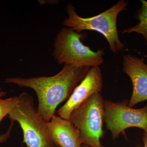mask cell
<instances>
[{"label":"cell","instance_id":"obj_5","mask_svg":"<svg viewBox=\"0 0 147 147\" xmlns=\"http://www.w3.org/2000/svg\"><path fill=\"white\" fill-rule=\"evenodd\" d=\"M104 100L100 92L94 94L71 113L69 120L79 129L82 144L90 147H103L100 139L103 130Z\"/></svg>","mask_w":147,"mask_h":147},{"label":"cell","instance_id":"obj_13","mask_svg":"<svg viewBox=\"0 0 147 147\" xmlns=\"http://www.w3.org/2000/svg\"><path fill=\"white\" fill-rule=\"evenodd\" d=\"M142 140H143L144 146L147 147V131H144Z\"/></svg>","mask_w":147,"mask_h":147},{"label":"cell","instance_id":"obj_12","mask_svg":"<svg viewBox=\"0 0 147 147\" xmlns=\"http://www.w3.org/2000/svg\"><path fill=\"white\" fill-rule=\"evenodd\" d=\"M14 126V122L11 121V123L7 131L4 134L0 135V144L4 143L8 139L11 134V130Z\"/></svg>","mask_w":147,"mask_h":147},{"label":"cell","instance_id":"obj_16","mask_svg":"<svg viewBox=\"0 0 147 147\" xmlns=\"http://www.w3.org/2000/svg\"><path fill=\"white\" fill-rule=\"evenodd\" d=\"M144 147H146V146H144Z\"/></svg>","mask_w":147,"mask_h":147},{"label":"cell","instance_id":"obj_7","mask_svg":"<svg viewBox=\"0 0 147 147\" xmlns=\"http://www.w3.org/2000/svg\"><path fill=\"white\" fill-rule=\"evenodd\" d=\"M103 86L102 72L99 66L91 67L85 78L75 87L68 100L57 111V115L69 120L71 113L93 94L100 92Z\"/></svg>","mask_w":147,"mask_h":147},{"label":"cell","instance_id":"obj_14","mask_svg":"<svg viewBox=\"0 0 147 147\" xmlns=\"http://www.w3.org/2000/svg\"><path fill=\"white\" fill-rule=\"evenodd\" d=\"M6 94L7 93L3 90L2 89L0 88V98H1L3 96H5Z\"/></svg>","mask_w":147,"mask_h":147},{"label":"cell","instance_id":"obj_1","mask_svg":"<svg viewBox=\"0 0 147 147\" xmlns=\"http://www.w3.org/2000/svg\"><path fill=\"white\" fill-rule=\"evenodd\" d=\"M90 68L64 64L62 69L53 76L29 78L9 77L4 82L13 83L21 87H28L33 90L38 99V113L49 122L55 115L58 105L69 97Z\"/></svg>","mask_w":147,"mask_h":147},{"label":"cell","instance_id":"obj_8","mask_svg":"<svg viewBox=\"0 0 147 147\" xmlns=\"http://www.w3.org/2000/svg\"><path fill=\"white\" fill-rule=\"evenodd\" d=\"M123 72L131 79L133 86L132 94L128 105L131 107L147 100V65L144 58L126 55L123 57Z\"/></svg>","mask_w":147,"mask_h":147},{"label":"cell","instance_id":"obj_11","mask_svg":"<svg viewBox=\"0 0 147 147\" xmlns=\"http://www.w3.org/2000/svg\"><path fill=\"white\" fill-rule=\"evenodd\" d=\"M19 102V97L17 96L5 99L0 98V123L4 117L8 115L9 113L18 105Z\"/></svg>","mask_w":147,"mask_h":147},{"label":"cell","instance_id":"obj_6","mask_svg":"<svg viewBox=\"0 0 147 147\" xmlns=\"http://www.w3.org/2000/svg\"><path fill=\"white\" fill-rule=\"evenodd\" d=\"M104 122L115 140L129 127H135L147 131V104L135 109L125 102L104 100Z\"/></svg>","mask_w":147,"mask_h":147},{"label":"cell","instance_id":"obj_15","mask_svg":"<svg viewBox=\"0 0 147 147\" xmlns=\"http://www.w3.org/2000/svg\"><path fill=\"white\" fill-rule=\"evenodd\" d=\"M81 147H90L89 146H88V145L85 144H82V146H81Z\"/></svg>","mask_w":147,"mask_h":147},{"label":"cell","instance_id":"obj_3","mask_svg":"<svg viewBox=\"0 0 147 147\" xmlns=\"http://www.w3.org/2000/svg\"><path fill=\"white\" fill-rule=\"evenodd\" d=\"M18 97L20 102L7 116L21 127L24 134L23 143L28 147H55L49 133L48 122L34 108L33 97L25 92Z\"/></svg>","mask_w":147,"mask_h":147},{"label":"cell","instance_id":"obj_9","mask_svg":"<svg viewBox=\"0 0 147 147\" xmlns=\"http://www.w3.org/2000/svg\"><path fill=\"white\" fill-rule=\"evenodd\" d=\"M48 127L55 147H81L80 131L69 120L55 115L48 122Z\"/></svg>","mask_w":147,"mask_h":147},{"label":"cell","instance_id":"obj_10","mask_svg":"<svg viewBox=\"0 0 147 147\" xmlns=\"http://www.w3.org/2000/svg\"><path fill=\"white\" fill-rule=\"evenodd\" d=\"M142 6L138 9L135 15V18L139 20V23L135 26L124 29L122 31V34H129L136 32L142 34L146 40L147 46V1L142 0Z\"/></svg>","mask_w":147,"mask_h":147},{"label":"cell","instance_id":"obj_17","mask_svg":"<svg viewBox=\"0 0 147 147\" xmlns=\"http://www.w3.org/2000/svg\"></svg>","mask_w":147,"mask_h":147},{"label":"cell","instance_id":"obj_4","mask_svg":"<svg viewBox=\"0 0 147 147\" xmlns=\"http://www.w3.org/2000/svg\"><path fill=\"white\" fill-rule=\"evenodd\" d=\"M86 36V33H79L67 27L61 29L55 39L53 53L58 63L90 67L102 64L104 50L95 52L84 45L81 39Z\"/></svg>","mask_w":147,"mask_h":147},{"label":"cell","instance_id":"obj_2","mask_svg":"<svg viewBox=\"0 0 147 147\" xmlns=\"http://www.w3.org/2000/svg\"><path fill=\"white\" fill-rule=\"evenodd\" d=\"M127 5L126 1L119 0L112 7L96 16L83 18L77 14L72 4H69L66 7L68 17L65 19L63 26L79 33L86 30L100 33L106 38L111 51L118 53L123 50L125 44L119 37L117 19L119 13L126 10Z\"/></svg>","mask_w":147,"mask_h":147}]
</instances>
